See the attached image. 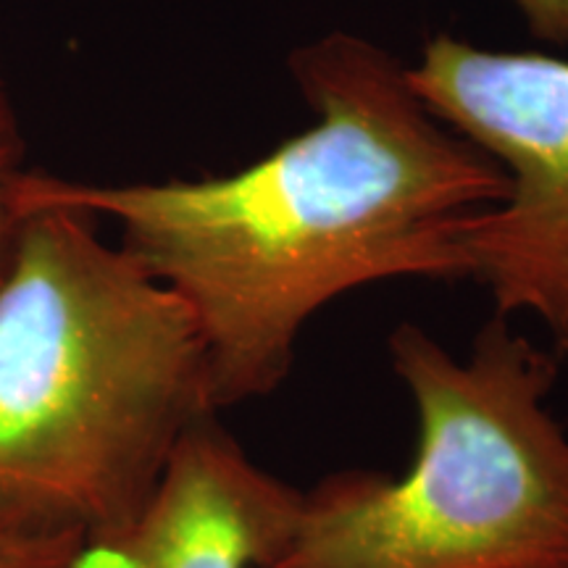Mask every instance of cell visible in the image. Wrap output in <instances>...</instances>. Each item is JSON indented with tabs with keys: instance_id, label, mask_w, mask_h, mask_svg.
Wrapping results in <instances>:
<instances>
[{
	"instance_id": "1",
	"label": "cell",
	"mask_w": 568,
	"mask_h": 568,
	"mask_svg": "<svg viewBox=\"0 0 568 568\" xmlns=\"http://www.w3.org/2000/svg\"><path fill=\"white\" fill-rule=\"evenodd\" d=\"M290 67L316 124L240 172L32 176L42 195L111 219L119 245L184 303L216 414L276 393L303 326L335 297L397 276H468V216L508 193L500 163L447 132L374 42L326 34Z\"/></svg>"
},
{
	"instance_id": "2",
	"label": "cell",
	"mask_w": 568,
	"mask_h": 568,
	"mask_svg": "<svg viewBox=\"0 0 568 568\" xmlns=\"http://www.w3.org/2000/svg\"><path fill=\"white\" fill-rule=\"evenodd\" d=\"M32 176L0 284V516L95 537L145 506L184 432L216 410L184 303Z\"/></svg>"
},
{
	"instance_id": "3",
	"label": "cell",
	"mask_w": 568,
	"mask_h": 568,
	"mask_svg": "<svg viewBox=\"0 0 568 568\" xmlns=\"http://www.w3.org/2000/svg\"><path fill=\"white\" fill-rule=\"evenodd\" d=\"M389 364L418 418L403 477L345 468L303 489L272 568H568L560 358L493 316L468 358L403 322Z\"/></svg>"
},
{
	"instance_id": "4",
	"label": "cell",
	"mask_w": 568,
	"mask_h": 568,
	"mask_svg": "<svg viewBox=\"0 0 568 568\" xmlns=\"http://www.w3.org/2000/svg\"><path fill=\"white\" fill-rule=\"evenodd\" d=\"M406 77L432 116L508 176L506 197L468 216V276L489 290L495 316H535L568 358V61L439 34Z\"/></svg>"
},
{
	"instance_id": "5",
	"label": "cell",
	"mask_w": 568,
	"mask_h": 568,
	"mask_svg": "<svg viewBox=\"0 0 568 568\" xmlns=\"http://www.w3.org/2000/svg\"><path fill=\"white\" fill-rule=\"evenodd\" d=\"M301 503L303 489L255 464L209 414L184 432L145 506L82 537L69 568H272Z\"/></svg>"
},
{
	"instance_id": "6",
	"label": "cell",
	"mask_w": 568,
	"mask_h": 568,
	"mask_svg": "<svg viewBox=\"0 0 568 568\" xmlns=\"http://www.w3.org/2000/svg\"><path fill=\"white\" fill-rule=\"evenodd\" d=\"M30 174L24 126H21L6 67L0 61V284L11 274L21 234H24L27 209L21 203V193Z\"/></svg>"
},
{
	"instance_id": "7",
	"label": "cell",
	"mask_w": 568,
	"mask_h": 568,
	"mask_svg": "<svg viewBox=\"0 0 568 568\" xmlns=\"http://www.w3.org/2000/svg\"><path fill=\"white\" fill-rule=\"evenodd\" d=\"M82 537L32 529L0 516V568H69Z\"/></svg>"
},
{
	"instance_id": "8",
	"label": "cell",
	"mask_w": 568,
	"mask_h": 568,
	"mask_svg": "<svg viewBox=\"0 0 568 568\" xmlns=\"http://www.w3.org/2000/svg\"><path fill=\"white\" fill-rule=\"evenodd\" d=\"M531 34L552 45H568V0H514Z\"/></svg>"
}]
</instances>
